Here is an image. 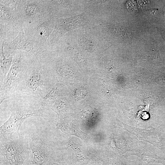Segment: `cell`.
I'll list each match as a JSON object with an SVG mask.
<instances>
[{
	"label": "cell",
	"mask_w": 165,
	"mask_h": 165,
	"mask_svg": "<svg viewBox=\"0 0 165 165\" xmlns=\"http://www.w3.org/2000/svg\"><path fill=\"white\" fill-rule=\"evenodd\" d=\"M30 150L28 140L22 136L13 140L0 137V156L12 165H29L33 158Z\"/></svg>",
	"instance_id": "277c9868"
},
{
	"label": "cell",
	"mask_w": 165,
	"mask_h": 165,
	"mask_svg": "<svg viewBox=\"0 0 165 165\" xmlns=\"http://www.w3.org/2000/svg\"><path fill=\"white\" fill-rule=\"evenodd\" d=\"M29 165H34V164H32L31 163L29 164Z\"/></svg>",
	"instance_id": "44dd1931"
},
{
	"label": "cell",
	"mask_w": 165,
	"mask_h": 165,
	"mask_svg": "<svg viewBox=\"0 0 165 165\" xmlns=\"http://www.w3.org/2000/svg\"><path fill=\"white\" fill-rule=\"evenodd\" d=\"M20 0H0V5L14 9H16Z\"/></svg>",
	"instance_id": "ac0fdd59"
},
{
	"label": "cell",
	"mask_w": 165,
	"mask_h": 165,
	"mask_svg": "<svg viewBox=\"0 0 165 165\" xmlns=\"http://www.w3.org/2000/svg\"><path fill=\"white\" fill-rule=\"evenodd\" d=\"M3 50L6 57L14 51L21 50L28 53L35 59L41 61L46 58L50 52L49 50L41 49L37 44L27 40L24 36L23 28L14 39L9 43L4 44Z\"/></svg>",
	"instance_id": "8992f818"
},
{
	"label": "cell",
	"mask_w": 165,
	"mask_h": 165,
	"mask_svg": "<svg viewBox=\"0 0 165 165\" xmlns=\"http://www.w3.org/2000/svg\"><path fill=\"white\" fill-rule=\"evenodd\" d=\"M13 54L11 66L5 77L0 81V105L16 92L34 57L28 53L16 50Z\"/></svg>",
	"instance_id": "7a4b0ae2"
},
{
	"label": "cell",
	"mask_w": 165,
	"mask_h": 165,
	"mask_svg": "<svg viewBox=\"0 0 165 165\" xmlns=\"http://www.w3.org/2000/svg\"><path fill=\"white\" fill-rule=\"evenodd\" d=\"M116 127L123 129L136 136L139 140L148 142L159 148L162 147V143L157 129L152 128L145 129L136 128L127 125L118 119Z\"/></svg>",
	"instance_id": "30bf717a"
},
{
	"label": "cell",
	"mask_w": 165,
	"mask_h": 165,
	"mask_svg": "<svg viewBox=\"0 0 165 165\" xmlns=\"http://www.w3.org/2000/svg\"><path fill=\"white\" fill-rule=\"evenodd\" d=\"M4 43L0 45V81L4 78L11 66L13 62V54L6 57L3 53V47Z\"/></svg>",
	"instance_id": "5bb4252c"
},
{
	"label": "cell",
	"mask_w": 165,
	"mask_h": 165,
	"mask_svg": "<svg viewBox=\"0 0 165 165\" xmlns=\"http://www.w3.org/2000/svg\"><path fill=\"white\" fill-rule=\"evenodd\" d=\"M11 115L0 127V137L8 138L11 136H20L19 131L23 123L33 116H43L44 112L40 108L34 110L26 106H17L9 109Z\"/></svg>",
	"instance_id": "5b68a950"
},
{
	"label": "cell",
	"mask_w": 165,
	"mask_h": 165,
	"mask_svg": "<svg viewBox=\"0 0 165 165\" xmlns=\"http://www.w3.org/2000/svg\"><path fill=\"white\" fill-rule=\"evenodd\" d=\"M141 159L130 160L125 157H120L111 160V165H141L144 164Z\"/></svg>",
	"instance_id": "2e32d148"
},
{
	"label": "cell",
	"mask_w": 165,
	"mask_h": 165,
	"mask_svg": "<svg viewBox=\"0 0 165 165\" xmlns=\"http://www.w3.org/2000/svg\"><path fill=\"white\" fill-rule=\"evenodd\" d=\"M0 18L9 29L19 33L23 28L16 9H13L0 5Z\"/></svg>",
	"instance_id": "7c38bea8"
},
{
	"label": "cell",
	"mask_w": 165,
	"mask_h": 165,
	"mask_svg": "<svg viewBox=\"0 0 165 165\" xmlns=\"http://www.w3.org/2000/svg\"><path fill=\"white\" fill-rule=\"evenodd\" d=\"M58 18L47 13L23 26L26 39L44 50H48L49 37L55 28Z\"/></svg>",
	"instance_id": "3957f363"
},
{
	"label": "cell",
	"mask_w": 165,
	"mask_h": 165,
	"mask_svg": "<svg viewBox=\"0 0 165 165\" xmlns=\"http://www.w3.org/2000/svg\"><path fill=\"white\" fill-rule=\"evenodd\" d=\"M16 10L23 26L48 13L45 0H20Z\"/></svg>",
	"instance_id": "52a82bcc"
},
{
	"label": "cell",
	"mask_w": 165,
	"mask_h": 165,
	"mask_svg": "<svg viewBox=\"0 0 165 165\" xmlns=\"http://www.w3.org/2000/svg\"><path fill=\"white\" fill-rule=\"evenodd\" d=\"M85 20L82 14L68 18H57L54 29L49 37V46L56 44L66 33L84 25Z\"/></svg>",
	"instance_id": "9c48e42d"
},
{
	"label": "cell",
	"mask_w": 165,
	"mask_h": 165,
	"mask_svg": "<svg viewBox=\"0 0 165 165\" xmlns=\"http://www.w3.org/2000/svg\"><path fill=\"white\" fill-rule=\"evenodd\" d=\"M132 151L126 155L128 156L130 155L138 156L143 161L147 163H165V160L159 156L153 151L152 148L147 146L142 142L138 143L132 148Z\"/></svg>",
	"instance_id": "8fae6325"
},
{
	"label": "cell",
	"mask_w": 165,
	"mask_h": 165,
	"mask_svg": "<svg viewBox=\"0 0 165 165\" xmlns=\"http://www.w3.org/2000/svg\"><path fill=\"white\" fill-rule=\"evenodd\" d=\"M42 165H73L70 161L63 157L57 158L55 156L50 159Z\"/></svg>",
	"instance_id": "e0dca14e"
},
{
	"label": "cell",
	"mask_w": 165,
	"mask_h": 165,
	"mask_svg": "<svg viewBox=\"0 0 165 165\" xmlns=\"http://www.w3.org/2000/svg\"><path fill=\"white\" fill-rule=\"evenodd\" d=\"M29 146L33 157L31 163L34 165H42L55 156L50 142H45L36 133H33L28 140Z\"/></svg>",
	"instance_id": "ba28073f"
},
{
	"label": "cell",
	"mask_w": 165,
	"mask_h": 165,
	"mask_svg": "<svg viewBox=\"0 0 165 165\" xmlns=\"http://www.w3.org/2000/svg\"><path fill=\"white\" fill-rule=\"evenodd\" d=\"M60 86H54L50 91L40 101V108L45 112L51 108L55 101V99L60 93Z\"/></svg>",
	"instance_id": "4fadbf2b"
},
{
	"label": "cell",
	"mask_w": 165,
	"mask_h": 165,
	"mask_svg": "<svg viewBox=\"0 0 165 165\" xmlns=\"http://www.w3.org/2000/svg\"><path fill=\"white\" fill-rule=\"evenodd\" d=\"M0 45L10 42L19 33L8 28L0 19Z\"/></svg>",
	"instance_id": "9a60e30c"
},
{
	"label": "cell",
	"mask_w": 165,
	"mask_h": 165,
	"mask_svg": "<svg viewBox=\"0 0 165 165\" xmlns=\"http://www.w3.org/2000/svg\"><path fill=\"white\" fill-rule=\"evenodd\" d=\"M0 165H12L9 162L6 160L2 157L0 156Z\"/></svg>",
	"instance_id": "d6986e66"
},
{
	"label": "cell",
	"mask_w": 165,
	"mask_h": 165,
	"mask_svg": "<svg viewBox=\"0 0 165 165\" xmlns=\"http://www.w3.org/2000/svg\"><path fill=\"white\" fill-rule=\"evenodd\" d=\"M54 75L47 62L34 58L16 92L40 101L53 86Z\"/></svg>",
	"instance_id": "6da1fadb"
},
{
	"label": "cell",
	"mask_w": 165,
	"mask_h": 165,
	"mask_svg": "<svg viewBox=\"0 0 165 165\" xmlns=\"http://www.w3.org/2000/svg\"><path fill=\"white\" fill-rule=\"evenodd\" d=\"M141 165H153L152 164V163H147L146 164H144Z\"/></svg>",
	"instance_id": "ffe728a7"
}]
</instances>
